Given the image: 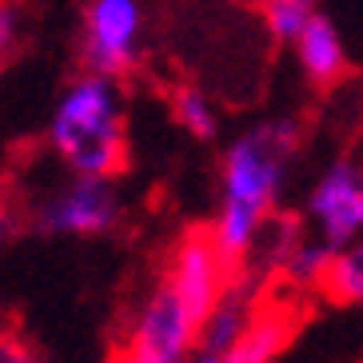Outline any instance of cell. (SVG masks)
<instances>
[{
    "label": "cell",
    "instance_id": "obj_1",
    "mask_svg": "<svg viewBox=\"0 0 363 363\" xmlns=\"http://www.w3.org/2000/svg\"><path fill=\"white\" fill-rule=\"evenodd\" d=\"M299 148L296 120H267L240 132L220 160V208L212 220V240L235 264H244L256 247L264 224L276 216L291 160Z\"/></svg>",
    "mask_w": 363,
    "mask_h": 363
},
{
    "label": "cell",
    "instance_id": "obj_2",
    "mask_svg": "<svg viewBox=\"0 0 363 363\" xmlns=\"http://www.w3.org/2000/svg\"><path fill=\"white\" fill-rule=\"evenodd\" d=\"M48 148L80 176H120L128 168V108L116 76L84 68L60 92L48 120Z\"/></svg>",
    "mask_w": 363,
    "mask_h": 363
},
{
    "label": "cell",
    "instance_id": "obj_3",
    "mask_svg": "<svg viewBox=\"0 0 363 363\" xmlns=\"http://www.w3.org/2000/svg\"><path fill=\"white\" fill-rule=\"evenodd\" d=\"M196 335H200V315L176 296L168 279H160L132 311L120 340V355L132 363H184L196 359Z\"/></svg>",
    "mask_w": 363,
    "mask_h": 363
},
{
    "label": "cell",
    "instance_id": "obj_4",
    "mask_svg": "<svg viewBox=\"0 0 363 363\" xmlns=\"http://www.w3.org/2000/svg\"><path fill=\"white\" fill-rule=\"evenodd\" d=\"M124 216V200L116 192V176H80L68 172V180L52 192H44L33 208V228L40 235H108Z\"/></svg>",
    "mask_w": 363,
    "mask_h": 363
},
{
    "label": "cell",
    "instance_id": "obj_5",
    "mask_svg": "<svg viewBox=\"0 0 363 363\" xmlns=\"http://www.w3.org/2000/svg\"><path fill=\"white\" fill-rule=\"evenodd\" d=\"M144 0H88L80 16V65L124 80L144 60Z\"/></svg>",
    "mask_w": 363,
    "mask_h": 363
},
{
    "label": "cell",
    "instance_id": "obj_6",
    "mask_svg": "<svg viewBox=\"0 0 363 363\" xmlns=\"http://www.w3.org/2000/svg\"><path fill=\"white\" fill-rule=\"evenodd\" d=\"M303 220L331 247H347L363 235V168L335 160L315 176L303 203Z\"/></svg>",
    "mask_w": 363,
    "mask_h": 363
},
{
    "label": "cell",
    "instance_id": "obj_7",
    "mask_svg": "<svg viewBox=\"0 0 363 363\" xmlns=\"http://www.w3.org/2000/svg\"><path fill=\"white\" fill-rule=\"evenodd\" d=\"M235 267L240 264L216 244L212 232H188L180 244L172 247L164 279L176 288V296H180L203 323V315L216 308V299L228 291Z\"/></svg>",
    "mask_w": 363,
    "mask_h": 363
},
{
    "label": "cell",
    "instance_id": "obj_8",
    "mask_svg": "<svg viewBox=\"0 0 363 363\" xmlns=\"http://www.w3.org/2000/svg\"><path fill=\"white\" fill-rule=\"evenodd\" d=\"M259 311V291H256V279L247 272H235L228 291L216 299V308L203 315L200 323V335H196V359L203 363H228L232 352L240 347L244 331L252 328Z\"/></svg>",
    "mask_w": 363,
    "mask_h": 363
},
{
    "label": "cell",
    "instance_id": "obj_9",
    "mask_svg": "<svg viewBox=\"0 0 363 363\" xmlns=\"http://www.w3.org/2000/svg\"><path fill=\"white\" fill-rule=\"evenodd\" d=\"M291 52H296V65L311 88L340 84L343 72H347V44H343L340 28L323 12L291 40Z\"/></svg>",
    "mask_w": 363,
    "mask_h": 363
},
{
    "label": "cell",
    "instance_id": "obj_10",
    "mask_svg": "<svg viewBox=\"0 0 363 363\" xmlns=\"http://www.w3.org/2000/svg\"><path fill=\"white\" fill-rule=\"evenodd\" d=\"M296 328H299V315L284 303H259L252 328L244 331L240 347L232 352L228 363H267V359H279V355L291 347L296 340Z\"/></svg>",
    "mask_w": 363,
    "mask_h": 363
},
{
    "label": "cell",
    "instance_id": "obj_11",
    "mask_svg": "<svg viewBox=\"0 0 363 363\" xmlns=\"http://www.w3.org/2000/svg\"><path fill=\"white\" fill-rule=\"evenodd\" d=\"M323 291H328L335 303L363 308V235L347 247H335L328 276H323Z\"/></svg>",
    "mask_w": 363,
    "mask_h": 363
},
{
    "label": "cell",
    "instance_id": "obj_12",
    "mask_svg": "<svg viewBox=\"0 0 363 363\" xmlns=\"http://www.w3.org/2000/svg\"><path fill=\"white\" fill-rule=\"evenodd\" d=\"M331 256H335V247L311 232L291 247V256H288V264H284V272H279V279H288L291 288H323Z\"/></svg>",
    "mask_w": 363,
    "mask_h": 363
},
{
    "label": "cell",
    "instance_id": "obj_13",
    "mask_svg": "<svg viewBox=\"0 0 363 363\" xmlns=\"http://www.w3.org/2000/svg\"><path fill=\"white\" fill-rule=\"evenodd\" d=\"M172 120L196 140H212L216 132H220L216 100L208 96V92H200V88H176V92H172Z\"/></svg>",
    "mask_w": 363,
    "mask_h": 363
},
{
    "label": "cell",
    "instance_id": "obj_14",
    "mask_svg": "<svg viewBox=\"0 0 363 363\" xmlns=\"http://www.w3.org/2000/svg\"><path fill=\"white\" fill-rule=\"evenodd\" d=\"M259 16H264V28L272 40L291 44L320 16V4L315 0H259Z\"/></svg>",
    "mask_w": 363,
    "mask_h": 363
},
{
    "label": "cell",
    "instance_id": "obj_15",
    "mask_svg": "<svg viewBox=\"0 0 363 363\" xmlns=\"http://www.w3.org/2000/svg\"><path fill=\"white\" fill-rule=\"evenodd\" d=\"M24 4L21 0H0V65H9L24 44Z\"/></svg>",
    "mask_w": 363,
    "mask_h": 363
},
{
    "label": "cell",
    "instance_id": "obj_16",
    "mask_svg": "<svg viewBox=\"0 0 363 363\" xmlns=\"http://www.w3.org/2000/svg\"><path fill=\"white\" fill-rule=\"evenodd\" d=\"M12 232H16V216H12L9 208H4V203H0V244H4V240H9Z\"/></svg>",
    "mask_w": 363,
    "mask_h": 363
},
{
    "label": "cell",
    "instance_id": "obj_17",
    "mask_svg": "<svg viewBox=\"0 0 363 363\" xmlns=\"http://www.w3.org/2000/svg\"><path fill=\"white\" fill-rule=\"evenodd\" d=\"M4 343H9V340H0V363H4V359H28L24 347H4Z\"/></svg>",
    "mask_w": 363,
    "mask_h": 363
}]
</instances>
